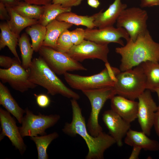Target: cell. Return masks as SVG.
Returning <instances> with one entry per match:
<instances>
[{
  "label": "cell",
  "mask_w": 159,
  "mask_h": 159,
  "mask_svg": "<svg viewBox=\"0 0 159 159\" xmlns=\"http://www.w3.org/2000/svg\"><path fill=\"white\" fill-rule=\"evenodd\" d=\"M72 119L65 123L62 131L69 136L75 137L78 134L83 138L88 148L86 159H102L105 151L116 143L114 138L102 131L97 137L92 136L87 129L85 120L77 100L72 99Z\"/></svg>",
  "instance_id": "6da1fadb"
},
{
  "label": "cell",
  "mask_w": 159,
  "mask_h": 159,
  "mask_svg": "<svg viewBox=\"0 0 159 159\" xmlns=\"http://www.w3.org/2000/svg\"><path fill=\"white\" fill-rule=\"evenodd\" d=\"M115 51L121 57L120 66L121 72L146 61L159 62V43L153 39L148 30L135 41L130 39L125 45L116 48Z\"/></svg>",
  "instance_id": "7a4b0ae2"
},
{
  "label": "cell",
  "mask_w": 159,
  "mask_h": 159,
  "mask_svg": "<svg viewBox=\"0 0 159 159\" xmlns=\"http://www.w3.org/2000/svg\"><path fill=\"white\" fill-rule=\"evenodd\" d=\"M27 70L30 81L46 89L48 94L53 96L59 94L77 100L80 98V95L64 85L40 56L32 60Z\"/></svg>",
  "instance_id": "3957f363"
},
{
  "label": "cell",
  "mask_w": 159,
  "mask_h": 159,
  "mask_svg": "<svg viewBox=\"0 0 159 159\" xmlns=\"http://www.w3.org/2000/svg\"><path fill=\"white\" fill-rule=\"evenodd\" d=\"M105 67L99 73L90 76H82L67 72L64 74L67 83L72 88L82 91L113 87L116 76L120 70L105 63Z\"/></svg>",
  "instance_id": "277c9868"
},
{
  "label": "cell",
  "mask_w": 159,
  "mask_h": 159,
  "mask_svg": "<svg viewBox=\"0 0 159 159\" xmlns=\"http://www.w3.org/2000/svg\"><path fill=\"white\" fill-rule=\"evenodd\" d=\"M116 78L113 86L116 95L135 100L146 89V77L140 64L133 69L121 71Z\"/></svg>",
  "instance_id": "5b68a950"
},
{
  "label": "cell",
  "mask_w": 159,
  "mask_h": 159,
  "mask_svg": "<svg viewBox=\"0 0 159 159\" xmlns=\"http://www.w3.org/2000/svg\"><path fill=\"white\" fill-rule=\"evenodd\" d=\"M88 98L90 103L91 110L87 127L90 134L96 137L102 131L99 124L100 112L106 102L116 95L113 87L84 90L82 91Z\"/></svg>",
  "instance_id": "8992f818"
},
{
  "label": "cell",
  "mask_w": 159,
  "mask_h": 159,
  "mask_svg": "<svg viewBox=\"0 0 159 159\" xmlns=\"http://www.w3.org/2000/svg\"><path fill=\"white\" fill-rule=\"evenodd\" d=\"M25 110V115L23 118L21 125L19 127L23 138L47 134L46 130L55 125L60 118V116L57 114L46 115L39 113L37 115L28 108Z\"/></svg>",
  "instance_id": "52a82bcc"
},
{
  "label": "cell",
  "mask_w": 159,
  "mask_h": 159,
  "mask_svg": "<svg viewBox=\"0 0 159 159\" xmlns=\"http://www.w3.org/2000/svg\"><path fill=\"white\" fill-rule=\"evenodd\" d=\"M148 18L146 11L140 8H126L120 14L116 21L117 27L124 29L130 39L135 41L138 37L147 30Z\"/></svg>",
  "instance_id": "ba28073f"
},
{
  "label": "cell",
  "mask_w": 159,
  "mask_h": 159,
  "mask_svg": "<svg viewBox=\"0 0 159 159\" xmlns=\"http://www.w3.org/2000/svg\"><path fill=\"white\" fill-rule=\"evenodd\" d=\"M39 54L49 67L56 74L63 75L68 71H86L87 69L66 53L42 46Z\"/></svg>",
  "instance_id": "9c48e42d"
},
{
  "label": "cell",
  "mask_w": 159,
  "mask_h": 159,
  "mask_svg": "<svg viewBox=\"0 0 159 159\" xmlns=\"http://www.w3.org/2000/svg\"><path fill=\"white\" fill-rule=\"evenodd\" d=\"M21 63L15 57L11 67L0 68V79L3 83H8L14 89L23 93L37 85L30 81L27 70L23 67Z\"/></svg>",
  "instance_id": "30bf717a"
},
{
  "label": "cell",
  "mask_w": 159,
  "mask_h": 159,
  "mask_svg": "<svg viewBox=\"0 0 159 159\" xmlns=\"http://www.w3.org/2000/svg\"><path fill=\"white\" fill-rule=\"evenodd\" d=\"M109 51L108 44H100L87 40H84L80 44L73 45L66 53L78 62L86 59H97L105 63L108 62V54Z\"/></svg>",
  "instance_id": "8fae6325"
},
{
  "label": "cell",
  "mask_w": 159,
  "mask_h": 159,
  "mask_svg": "<svg viewBox=\"0 0 159 159\" xmlns=\"http://www.w3.org/2000/svg\"><path fill=\"white\" fill-rule=\"evenodd\" d=\"M151 91L145 90L138 97L137 118L142 131L147 135L151 134L154 117L158 106L152 98Z\"/></svg>",
  "instance_id": "7c38bea8"
},
{
  "label": "cell",
  "mask_w": 159,
  "mask_h": 159,
  "mask_svg": "<svg viewBox=\"0 0 159 159\" xmlns=\"http://www.w3.org/2000/svg\"><path fill=\"white\" fill-rule=\"evenodd\" d=\"M85 39L100 44H108L111 42L124 45L122 38L126 41L130 39L129 34L123 28L113 26L102 29H85Z\"/></svg>",
  "instance_id": "4fadbf2b"
},
{
  "label": "cell",
  "mask_w": 159,
  "mask_h": 159,
  "mask_svg": "<svg viewBox=\"0 0 159 159\" xmlns=\"http://www.w3.org/2000/svg\"><path fill=\"white\" fill-rule=\"evenodd\" d=\"M0 123L1 128L0 141L5 136L7 137L12 145L23 155L26 149V146L20 134L19 127L11 114L1 107L0 108Z\"/></svg>",
  "instance_id": "5bb4252c"
},
{
  "label": "cell",
  "mask_w": 159,
  "mask_h": 159,
  "mask_svg": "<svg viewBox=\"0 0 159 159\" xmlns=\"http://www.w3.org/2000/svg\"><path fill=\"white\" fill-rule=\"evenodd\" d=\"M102 119L109 133L115 140L117 146H122V139L130 129V123L111 109L104 112Z\"/></svg>",
  "instance_id": "9a60e30c"
},
{
  "label": "cell",
  "mask_w": 159,
  "mask_h": 159,
  "mask_svg": "<svg viewBox=\"0 0 159 159\" xmlns=\"http://www.w3.org/2000/svg\"><path fill=\"white\" fill-rule=\"evenodd\" d=\"M127 7L121 0H115L105 11L103 12L102 9L93 15L95 27L102 29L113 26L122 11Z\"/></svg>",
  "instance_id": "2e32d148"
},
{
  "label": "cell",
  "mask_w": 159,
  "mask_h": 159,
  "mask_svg": "<svg viewBox=\"0 0 159 159\" xmlns=\"http://www.w3.org/2000/svg\"><path fill=\"white\" fill-rule=\"evenodd\" d=\"M110 100L111 109L124 120L130 123L137 118L138 102L119 95Z\"/></svg>",
  "instance_id": "e0dca14e"
},
{
  "label": "cell",
  "mask_w": 159,
  "mask_h": 159,
  "mask_svg": "<svg viewBox=\"0 0 159 159\" xmlns=\"http://www.w3.org/2000/svg\"><path fill=\"white\" fill-rule=\"evenodd\" d=\"M143 132L134 130L130 129L125 136L124 143L131 146H137L146 151H159V142L149 138Z\"/></svg>",
  "instance_id": "ac0fdd59"
},
{
  "label": "cell",
  "mask_w": 159,
  "mask_h": 159,
  "mask_svg": "<svg viewBox=\"0 0 159 159\" xmlns=\"http://www.w3.org/2000/svg\"><path fill=\"white\" fill-rule=\"evenodd\" d=\"M0 105L14 116L19 123H21L25 110L21 107L7 87L0 82Z\"/></svg>",
  "instance_id": "d6986e66"
},
{
  "label": "cell",
  "mask_w": 159,
  "mask_h": 159,
  "mask_svg": "<svg viewBox=\"0 0 159 159\" xmlns=\"http://www.w3.org/2000/svg\"><path fill=\"white\" fill-rule=\"evenodd\" d=\"M73 25L56 19L51 21L46 26L47 31L42 46L49 47L56 50L57 41L60 35Z\"/></svg>",
  "instance_id": "ffe728a7"
},
{
  "label": "cell",
  "mask_w": 159,
  "mask_h": 159,
  "mask_svg": "<svg viewBox=\"0 0 159 159\" xmlns=\"http://www.w3.org/2000/svg\"><path fill=\"white\" fill-rule=\"evenodd\" d=\"M0 50L7 46L12 54L21 62L16 50L20 37L12 32L9 28L7 23H1L0 24Z\"/></svg>",
  "instance_id": "44dd1931"
},
{
  "label": "cell",
  "mask_w": 159,
  "mask_h": 159,
  "mask_svg": "<svg viewBox=\"0 0 159 159\" xmlns=\"http://www.w3.org/2000/svg\"><path fill=\"white\" fill-rule=\"evenodd\" d=\"M10 16V19L7 23L11 30L19 35L25 28L38 23V20L25 18L14 11L11 7H6Z\"/></svg>",
  "instance_id": "7402d4cb"
},
{
  "label": "cell",
  "mask_w": 159,
  "mask_h": 159,
  "mask_svg": "<svg viewBox=\"0 0 159 159\" xmlns=\"http://www.w3.org/2000/svg\"><path fill=\"white\" fill-rule=\"evenodd\" d=\"M140 65L146 77V89L154 92L159 87V62L148 61Z\"/></svg>",
  "instance_id": "603a6c76"
},
{
  "label": "cell",
  "mask_w": 159,
  "mask_h": 159,
  "mask_svg": "<svg viewBox=\"0 0 159 159\" xmlns=\"http://www.w3.org/2000/svg\"><path fill=\"white\" fill-rule=\"evenodd\" d=\"M11 8L16 12L25 18L39 20L43 12L44 5L33 4L24 1H19L16 5Z\"/></svg>",
  "instance_id": "cb8c5ba5"
},
{
  "label": "cell",
  "mask_w": 159,
  "mask_h": 159,
  "mask_svg": "<svg viewBox=\"0 0 159 159\" xmlns=\"http://www.w3.org/2000/svg\"><path fill=\"white\" fill-rule=\"evenodd\" d=\"M56 19L77 26H85L88 28L93 29L95 27L93 15L90 16L80 15L69 11L59 14Z\"/></svg>",
  "instance_id": "d4e9b609"
},
{
  "label": "cell",
  "mask_w": 159,
  "mask_h": 159,
  "mask_svg": "<svg viewBox=\"0 0 159 159\" xmlns=\"http://www.w3.org/2000/svg\"><path fill=\"white\" fill-rule=\"evenodd\" d=\"M71 8L64 7L60 4L51 3L44 5V11L38 23L46 26L59 14L71 11Z\"/></svg>",
  "instance_id": "484cf974"
},
{
  "label": "cell",
  "mask_w": 159,
  "mask_h": 159,
  "mask_svg": "<svg viewBox=\"0 0 159 159\" xmlns=\"http://www.w3.org/2000/svg\"><path fill=\"white\" fill-rule=\"evenodd\" d=\"M59 136L57 132H54L48 135L30 137V139L36 145L38 159L49 158L47 153L48 147L52 141L58 137Z\"/></svg>",
  "instance_id": "4316f807"
},
{
  "label": "cell",
  "mask_w": 159,
  "mask_h": 159,
  "mask_svg": "<svg viewBox=\"0 0 159 159\" xmlns=\"http://www.w3.org/2000/svg\"><path fill=\"white\" fill-rule=\"evenodd\" d=\"M46 31V26L39 23L29 26L26 29V32L31 37L32 47L34 52H39L42 46Z\"/></svg>",
  "instance_id": "83f0119b"
},
{
  "label": "cell",
  "mask_w": 159,
  "mask_h": 159,
  "mask_svg": "<svg viewBox=\"0 0 159 159\" xmlns=\"http://www.w3.org/2000/svg\"><path fill=\"white\" fill-rule=\"evenodd\" d=\"M18 45L21 52V65L24 68L27 69L32 62L34 51L26 34L24 33L20 37Z\"/></svg>",
  "instance_id": "f1b7e54d"
},
{
  "label": "cell",
  "mask_w": 159,
  "mask_h": 159,
  "mask_svg": "<svg viewBox=\"0 0 159 159\" xmlns=\"http://www.w3.org/2000/svg\"><path fill=\"white\" fill-rule=\"evenodd\" d=\"M73 45L71 41L70 31L67 29L61 34L58 39L56 50L67 53Z\"/></svg>",
  "instance_id": "f546056e"
},
{
  "label": "cell",
  "mask_w": 159,
  "mask_h": 159,
  "mask_svg": "<svg viewBox=\"0 0 159 159\" xmlns=\"http://www.w3.org/2000/svg\"><path fill=\"white\" fill-rule=\"evenodd\" d=\"M71 41L74 45L81 43L85 39V29L77 28L70 31Z\"/></svg>",
  "instance_id": "4dcf8cb0"
},
{
  "label": "cell",
  "mask_w": 159,
  "mask_h": 159,
  "mask_svg": "<svg viewBox=\"0 0 159 159\" xmlns=\"http://www.w3.org/2000/svg\"><path fill=\"white\" fill-rule=\"evenodd\" d=\"M36 97V102L39 107L42 108L48 107L51 102L49 97L44 94H40L38 95H34Z\"/></svg>",
  "instance_id": "1f68e13d"
},
{
  "label": "cell",
  "mask_w": 159,
  "mask_h": 159,
  "mask_svg": "<svg viewBox=\"0 0 159 159\" xmlns=\"http://www.w3.org/2000/svg\"><path fill=\"white\" fill-rule=\"evenodd\" d=\"M83 0H51L52 2L54 4H59L62 7L66 8H72L80 5Z\"/></svg>",
  "instance_id": "d6a6232c"
},
{
  "label": "cell",
  "mask_w": 159,
  "mask_h": 159,
  "mask_svg": "<svg viewBox=\"0 0 159 159\" xmlns=\"http://www.w3.org/2000/svg\"><path fill=\"white\" fill-rule=\"evenodd\" d=\"M15 58H11L4 55L0 56V66L4 69H8L11 67L15 60Z\"/></svg>",
  "instance_id": "836d02e7"
},
{
  "label": "cell",
  "mask_w": 159,
  "mask_h": 159,
  "mask_svg": "<svg viewBox=\"0 0 159 159\" xmlns=\"http://www.w3.org/2000/svg\"><path fill=\"white\" fill-rule=\"evenodd\" d=\"M0 19L7 21L10 19V16L5 5L0 1Z\"/></svg>",
  "instance_id": "e575fe53"
},
{
  "label": "cell",
  "mask_w": 159,
  "mask_h": 159,
  "mask_svg": "<svg viewBox=\"0 0 159 159\" xmlns=\"http://www.w3.org/2000/svg\"><path fill=\"white\" fill-rule=\"evenodd\" d=\"M33 4L45 5L52 2L51 0H17Z\"/></svg>",
  "instance_id": "d590c367"
},
{
  "label": "cell",
  "mask_w": 159,
  "mask_h": 159,
  "mask_svg": "<svg viewBox=\"0 0 159 159\" xmlns=\"http://www.w3.org/2000/svg\"><path fill=\"white\" fill-rule=\"evenodd\" d=\"M159 5L158 0H141L140 4L142 7H151Z\"/></svg>",
  "instance_id": "8d00e7d4"
},
{
  "label": "cell",
  "mask_w": 159,
  "mask_h": 159,
  "mask_svg": "<svg viewBox=\"0 0 159 159\" xmlns=\"http://www.w3.org/2000/svg\"><path fill=\"white\" fill-rule=\"evenodd\" d=\"M142 149L138 146H134L132 153L129 158V159H138L141 150Z\"/></svg>",
  "instance_id": "74e56055"
},
{
  "label": "cell",
  "mask_w": 159,
  "mask_h": 159,
  "mask_svg": "<svg viewBox=\"0 0 159 159\" xmlns=\"http://www.w3.org/2000/svg\"><path fill=\"white\" fill-rule=\"evenodd\" d=\"M153 126L157 135L159 137V110H157L155 113Z\"/></svg>",
  "instance_id": "f35d334b"
},
{
  "label": "cell",
  "mask_w": 159,
  "mask_h": 159,
  "mask_svg": "<svg viewBox=\"0 0 159 159\" xmlns=\"http://www.w3.org/2000/svg\"><path fill=\"white\" fill-rule=\"evenodd\" d=\"M6 7H12L16 5L19 1L17 0H0Z\"/></svg>",
  "instance_id": "ab89813d"
},
{
  "label": "cell",
  "mask_w": 159,
  "mask_h": 159,
  "mask_svg": "<svg viewBox=\"0 0 159 159\" xmlns=\"http://www.w3.org/2000/svg\"><path fill=\"white\" fill-rule=\"evenodd\" d=\"M87 3L89 6L95 8H97L100 4L98 0H87Z\"/></svg>",
  "instance_id": "60d3db41"
},
{
  "label": "cell",
  "mask_w": 159,
  "mask_h": 159,
  "mask_svg": "<svg viewBox=\"0 0 159 159\" xmlns=\"http://www.w3.org/2000/svg\"><path fill=\"white\" fill-rule=\"evenodd\" d=\"M154 92H156L158 95V98L159 104L158 106V109L157 110H159V87H157L154 90Z\"/></svg>",
  "instance_id": "b9f144b4"
},
{
  "label": "cell",
  "mask_w": 159,
  "mask_h": 159,
  "mask_svg": "<svg viewBox=\"0 0 159 159\" xmlns=\"http://www.w3.org/2000/svg\"><path fill=\"white\" fill-rule=\"evenodd\" d=\"M158 1H159V0H158Z\"/></svg>",
  "instance_id": "7bdbcfd3"
}]
</instances>
